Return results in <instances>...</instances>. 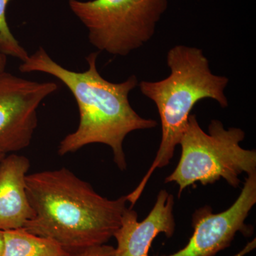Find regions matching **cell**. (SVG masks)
<instances>
[{
	"instance_id": "6da1fadb",
	"label": "cell",
	"mask_w": 256,
	"mask_h": 256,
	"mask_svg": "<svg viewBox=\"0 0 256 256\" xmlns=\"http://www.w3.org/2000/svg\"><path fill=\"white\" fill-rule=\"evenodd\" d=\"M98 52L86 57L88 68L76 72L64 68L50 58L43 47L28 56L18 66L22 73L50 74L63 82L76 101L80 120L76 130L60 141L58 156L74 153L95 143L110 146L114 163L121 171L127 168L124 150V138L139 130L151 129L158 122L140 116L129 101V94L138 85L132 75L122 82H112L101 76L97 69Z\"/></svg>"
},
{
	"instance_id": "7a4b0ae2",
	"label": "cell",
	"mask_w": 256,
	"mask_h": 256,
	"mask_svg": "<svg viewBox=\"0 0 256 256\" xmlns=\"http://www.w3.org/2000/svg\"><path fill=\"white\" fill-rule=\"evenodd\" d=\"M26 188L34 215L22 228L68 252L106 244L127 210L126 196H101L65 168L26 175Z\"/></svg>"
},
{
	"instance_id": "3957f363",
	"label": "cell",
	"mask_w": 256,
	"mask_h": 256,
	"mask_svg": "<svg viewBox=\"0 0 256 256\" xmlns=\"http://www.w3.org/2000/svg\"><path fill=\"white\" fill-rule=\"evenodd\" d=\"M166 62L171 70L168 78L139 84L143 95L156 104L159 112L162 140L148 172L136 190L126 196L131 206L139 200L156 170L170 164L195 104L202 99L210 98L224 108L228 107L224 90L228 78L212 74L202 50L178 45L168 52Z\"/></svg>"
},
{
	"instance_id": "277c9868",
	"label": "cell",
	"mask_w": 256,
	"mask_h": 256,
	"mask_svg": "<svg viewBox=\"0 0 256 256\" xmlns=\"http://www.w3.org/2000/svg\"><path fill=\"white\" fill-rule=\"evenodd\" d=\"M244 138L240 128L226 129L218 120L210 121L208 134L200 127L196 116L190 114L178 144L180 161L164 182L178 185V197L194 184H210L220 178L234 188H239L242 173H256V151L240 146Z\"/></svg>"
},
{
	"instance_id": "5b68a950",
	"label": "cell",
	"mask_w": 256,
	"mask_h": 256,
	"mask_svg": "<svg viewBox=\"0 0 256 256\" xmlns=\"http://www.w3.org/2000/svg\"><path fill=\"white\" fill-rule=\"evenodd\" d=\"M100 52L124 56L151 40L168 0H68Z\"/></svg>"
},
{
	"instance_id": "8992f818",
	"label": "cell",
	"mask_w": 256,
	"mask_h": 256,
	"mask_svg": "<svg viewBox=\"0 0 256 256\" xmlns=\"http://www.w3.org/2000/svg\"><path fill=\"white\" fill-rule=\"evenodd\" d=\"M58 88L56 82L0 72V154H12L31 144L38 126L37 110Z\"/></svg>"
},
{
	"instance_id": "52a82bcc",
	"label": "cell",
	"mask_w": 256,
	"mask_h": 256,
	"mask_svg": "<svg viewBox=\"0 0 256 256\" xmlns=\"http://www.w3.org/2000/svg\"><path fill=\"white\" fill-rule=\"evenodd\" d=\"M256 204V173L248 175L240 195L228 210L214 214L205 206L194 213V233L186 246L171 255L154 256H215L230 245L238 232L252 235L254 228L245 222Z\"/></svg>"
},
{
	"instance_id": "ba28073f",
	"label": "cell",
	"mask_w": 256,
	"mask_h": 256,
	"mask_svg": "<svg viewBox=\"0 0 256 256\" xmlns=\"http://www.w3.org/2000/svg\"><path fill=\"white\" fill-rule=\"evenodd\" d=\"M174 204L172 195L162 190L152 210L142 222L138 220L136 210L127 208L120 226L114 234L118 242L116 256H148L152 244L159 234L172 236L176 226Z\"/></svg>"
},
{
	"instance_id": "9c48e42d",
	"label": "cell",
	"mask_w": 256,
	"mask_h": 256,
	"mask_svg": "<svg viewBox=\"0 0 256 256\" xmlns=\"http://www.w3.org/2000/svg\"><path fill=\"white\" fill-rule=\"evenodd\" d=\"M30 160L12 153L0 162V230L22 228L34 215L26 188Z\"/></svg>"
},
{
	"instance_id": "30bf717a",
	"label": "cell",
	"mask_w": 256,
	"mask_h": 256,
	"mask_svg": "<svg viewBox=\"0 0 256 256\" xmlns=\"http://www.w3.org/2000/svg\"><path fill=\"white\" fill-rule=\"evenodd\" d=\"M2 234L4 248L1 256H67L70 252L53 240L24 228L3 230Z\"/></svg>"
},
{
	"instance_id": "8fae6325",
	"label": "cell",
	"mask_w": 256,
	"mask_h": 256,
	"mask_svg": "<svg viewBox=\"0 0 256 256\" xmlns=\"http://www.w3.org/2000/svg\"><path fill=\"white\" fill-rule=\"evenodd\" d=\"M10 1L0 0V50L6 56L14 57L22 62L30 55L18 43L8 25L6 12Z\"/></svg>"
},
{
	"instance_id": "7c38bea8",
	"label": "cell",
	"mask_w": 256,
	"mask_h": 256,
	"mask_svg": "<svg viewBox=\"0 0 256 256\" xmlns=\"http://www.w3.org/2000/svg\"><path fill=\"white\" fill-rule=\"evenodd\" d=\"M67 256H116V248L111 246L102 244L72 250Z\"/></svg>"
},
{
	"instance_id": "4fadbf2b",
	"label": "cell",
	"mask_w": 256,
	"mask_h": 256,
	"mask_svg": "<svg viewBox=\"0 0 256 256\" xmlns=\"http://www.w3.org/2000/svg\"><path fill=\"white\" fill-rule=\"evenodd\" d=\"M256 248V239L254 238L252 242H248L246 246L240 250L238 254H236L234 256H245L248 254L249 252H252Z\"/></svg>"
},
{
	"instance_id": "5bb4252c",
	"label": "cell",
	"mask_w": 256,
	"mask_h": 256,
	"mask_svg": "<svg viewBox=\"0 0 256 256\" xmlns=\"http://www.w3.org/2000/svg\"><path fill=\"white\" fill-rule=\"evenodd\" d=\"M6 64H8L6 56L4 55L0 50V72H5Z\"/></svg>"
},
{
	"instance_id": "9a60e30c",
	"label": "cell",
	"mask_w": 256,
	"mask_h": 256,
	"mask_svg": "<svg viewBox=\"0 0 256 256\" xmlns=\"http://www.w3.org/2000/svg\"><path fill=\"white\" fill-rule=\"evenodd\" d=\"M4 248V240H3L2 230H0V256H2Z\"/></svg>"
},
{
	"instance_id": "2e32d148",
	"label": "cell",
	"mask_w": 256,
	"mask_h": 256,
	"mask_svg": "<svg viewBox=\"0 0 256 256\" xmlns=\"http://www.w3.org/2000/svg\"><path fill=\"white\" fill-rule=\"evenodd\" d=\"M5 156H5V154H0V162L2 161V160L3 158H4Z\"/></svg>"
}]
</instances>
